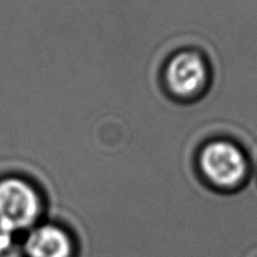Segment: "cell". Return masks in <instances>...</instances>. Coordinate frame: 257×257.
Wrapping results in <instances>:
<instances>
[{
	"label": "cell",
	"mask_w": 257,
	"mask_h": 257,
	"mask_svg": "<svg viewBox=\"0 0 257 257\" xmlns=\"http://www.w3.org/2000/svg\"><path fill=\"white\" fill-rule=\"evenodd\" d=\"M200 166L203 176L213 186L223 190L240 187L250 175L247 153L231 141H213L205 146Z\"/></svg>",
	"instance_id": "6da1fadb"
},
{
	"label": "cell",
	"mask_w": 257,
	"mask_h": 257,
	"mask_svg": "<svg viewBox=\"0 0 257 257\" xmlns=\"http://www.w3.org/2000/svg\"><path fill=\"white\" fill-rule=\"evenodd\" d=\"M40 213L42 201L32 185L17 177L0 181V226L18 233L34 226Z\"/></svg>",
	"instance_id": "7a4b0ae2"
},
{
	"label": "cell",
	"mask_w": 257,
	"mask_h": 257,
	"mask_svg": "<svg viewBox=\"0 0 257 257\" xmlns=\"http://www.w3.org/2000/svg\"><path fill=\"white\" fill-rule=\"evenodd\" d=\"M23 250L28 257H70L73 243L63 228L55 225H43L29 233Z\"/></svg>",
	"instance_id": "277c9868"
},
{
	"label": "cell",
	"mask_w": 257,
	"mask_h": 257,
	"mask_svg": "<svg viewBox=\"0 0 257 257\" xmlns=\"http://www.w3.org/2000/svg\"><path fill=\"white\" fill-rule=\"evenodd\" d=\"M18 233L0 226V257H20Z\"/></svg>",
	"instance_id": "5b68a950"
},
{
	"label": "cell",
	"mask_w": 257,
	"mask_h": 257,
	"mask_svg": "<svg viewBox=\"0 0 257 257\" xmlns=\"http://www.w3.org/2000/svg\"><path fill=\"white\" fill-rule=\"evenodd\" d=\"M166 80L173 94L181 97L197 94L207 80L206 63L195 52L178 53L166 68Z\"/></svg>",
	"instance_id": "3957f363"
}]
</instances>
